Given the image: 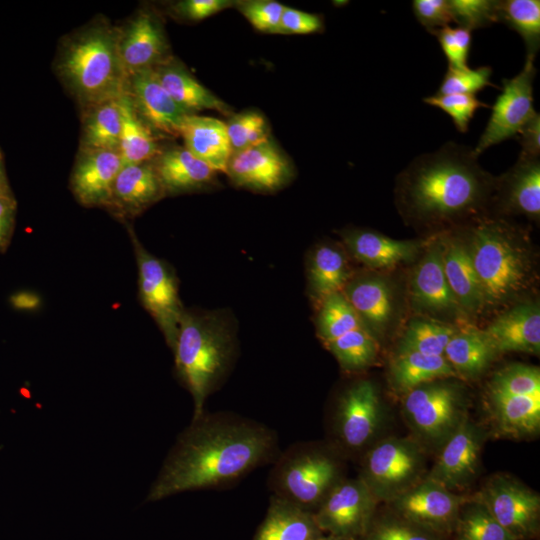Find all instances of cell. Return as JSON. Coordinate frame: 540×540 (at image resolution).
Listing matches in <instances>:
<instances>
[{"mask_svg": "<svg viewBox=\"0 0 540 540\" xmlns=\"http://www.w3.org/2000/svg\"><path fill=\"white\" fill-rule=\"evenodd\" d=\"M485 437V431L467 416L440 447L426 478L450 491L465 488L477 473Z\"/></svg>", "mask_w": 540, "mask_h": 540, "instance_id": "16", "label": "cell"}, {"mask_svg": "<svg viewBox=\"0 0 540 540\" xmlns=\"http://www.w3.org/2000/svg\"><path fill=\"white\" fill-rule=\"evenodd\" d=\"M10 303L17 310H36L41 305V298L35 292L19 291L11 295Z\"/></svg>", "mask_w": 540, "mask_h": 540, "instance_id": "54", "label": "cell"}, {"mask_svg": "<svg viewBox=\"0 0 540 540\" xmlns=\"http://www.w3.org/2000/svg\"><path fill=\"white\" fill-rule=\"evenodd\" d=\"M487 393L540 396V370L537 366L522 363L509 364L493 374Z\"/></svg>", "mask_w": 540, "mask_h": 540, "instance_id": "41", "label": "cell"}, {"mask_svg": "<svg viewBox=\"0 0 540 540\" xmlns=\"http://www.w3.org/2000/svg\"><path fill=\"white\" fill-rule=\"evenodd\" d=\"M488 394V404L499 435L521 439L538 433L540 396Z\"/></svg>", "mask_w": 540, "mask_h": 540, "instance_id": "32", "label": "cell"}, {"mask_svg": "<svg viewBox=\"0 0 540 540\" xmlns=\"http://www.w3.org/2000/svg\"><path fill=\"white\" fill-rule=\"evenodd\" d=\"M122 166L118 150H79L70 176V189L76 200L86 207L108 209Z\"/></svg>", "mask_w": 540, "mask_h": 540, "instance_id": "21", "label": "cell"}, {"mask_svg": "<svg viewBox=\"0 0 540 540\" xmlns=\"http://www.w3.org/2000/svg\"><path fill=\"white\" fill-rule=\"evenodd\" d=\"M442 48L448 66L458 69L467 68V60L472 44L471 31L463 27L446 26L431 33Z\"/></svg>", "mask_w": 540, "mask_h": 540, "instance_id": "46", "label": "cell"}, {"mask_svg": "<svg viewBox=\"0 0 540 540\" xmlns=\"http://www.w3.org/2000/svg\"><path fill=\"white\" fill-rule=\"evenodd\" d=\"M175 374L193 400V417L205 411L208 397L217 391L237 357L230 318L222 312L185 309L173 348Z\"/></svg>", "mask_w": 540, "mask_h": 540, "instance_id": "4", "label": "cell"}, {"mask_svg": "<svg viewBox=\"0 0 540 540\" xmlns=\"http://www.w3.org/2000/svg\"><path fill=\"white\" fill-rule=\"evenodd\" d=\"M497 354L540 352V309L536 302H519L502 311L485 329Z\"/></svg>", "mask_w": 540, "mask_h": 540, "instance_id": "22", "label": "cell"}, {"mask_svg": "<svg viewBox=\"0 0 540 540\" xmlns=\"http://www.w3.org/2000/svg\"><path fill=\"white\" fill-rule=\"evenodd\" d=\"M153 71L163 88L186 113L215 110L230 114V107L198 82L186 67L172 56L154 67Z\"/></svg>", "mask_w": 540, "mask_h": 540, "instance_id": "29", "label": "cell"}, {"mask_svg": "<svg viewBox=\"0 0 540 540\" xmlns=\"http://www.w3.org/2000/svg\"><path fill=\"white\" fill-rule=\"evenodd\" d=\"M121 133L118 151L123 165L152 161L161 151L158 136L139 117L124 92L120 98Z\"/></svg>", "mask_w": 540, "mask_h": 540, "instance_id": "36", "label": "cell"}, {"mask_svg": "<svg viewBox=\"0 0 540 540\" xmlns=\"http://www.w3.org/2000/svg\"><path fill=\"white\" fill-rule=\"evenodd\" d=\"M317 309V336L342 370L359 372L375 362L377 340L342 292L323 299Z\"/></svg>", "mask_w": 540, "mask_h": 540, "instance_id": "7", "label": "cell"}, {"mask_svg": "<svg viewBox=\"0 0 540 540\" xmlns=\"http://www.w3.org/2000/svg\"><path fill=\"white\" fill-rule=\"evenodd\" d=\"M180 136L184 147L216 172L226 173L232 149L226 122L209 116L189 114L185 117Z\"/></svg>", "mask_w": 540, "mask_h": 540, "instance_id": "28", "label": "cell"}, {"mask_svg": "<svg viewBox=\"0 0 540 540\" xmlns=\"http://www.w3.org/2000/svg\"><path fill=\"white\" fill-rule=\"evenodd\" d=\"M119 98L82 110L79 150H118L121 133Z\"/></svg>", "mask_w": 540, "mask_h": 540, "instance_id": "37", "label": "cell"}, {"mask_svg": "<svg viewBox=\"0 0 540 540\" xmlns=\"http://www.w3.org/2000/svg\"><path fill=\"white\" fill-rule=\"evenodd\" d=\"M242 15L259 31L277 33L284 5L272 0H251L237 3Z\"/></svg>", "mask_w": 540, "mask_h": 540, "instance_id": "47", "label": "cell"}, {"mask_svg": "<svg viewBox=\"0 0 540 540\" xmlns=\"http://www.w3.org/2000/svg\"><path fill=\"white\" fill-rule=\"evenodd\" d=\"M16 201L12 194H0V252L8 247L15 222Z\"/></svg>", "mask_w": 540, "mask_h": 540, "instance_id": "53", "label": "cell"}, {"mask_svg": "<svg viewBox=\"0 0 540 540\" xmlns=\"http://www.w3.org/2000/svg\"><path fill=\"white\" fill-rule=\"evenodd\" d=\"M361 540H439L435 533L404 520H388L371 524Z\"/></svg>", "mask_w": 540, "mask_h": 540, "instance_id": "48", "label": "cell"}, {"mask_svg": "<svg viewBox=\"0 0 540 540\" xmlns=\"http://www.w3.org/2000/svg\"><path fill=\"white\" fill-rule=\"evenodd\" d=\"M12 194V193H11Z\"/></svg>", "mask_w": 540, "mask_h": 540, "instance_id": "57", "label": "cell"}, {"mask_svg": "<svg viewBox=\"0 0 540 540\" xmlns=\"http://www.w3.org/2000/svg\"><path fill=\"white\" fill-rule=\"evenodd\" d=\"M349 253L359 262L374 269L393 268L411 260L420 249V243L395 240L368 229H350L342 234Z\"/></svg>", "mask_w": 540, "mask_h": 540, "instance_id": "27", "label": "cell"}, {"mask_svg": "<svg viewBox=\"0 0 540 540\" xmlns=\"http://www.w3.org/2000/svg\"><path fill=\"white\" fill-rule=\"evenodd\" d=\"M318 540H351V539L335 537V536H330V535H324L321 538H319Z\"/></svg>", "mask_w": 540, "mask_h": 540, "instance_id": "56", "label": "cell"}, {"mask_svg": "<svg viewBox=\"0 0 540 540\" xmlns=\"http://www.w3.org/2000/svg\"><path fill=\"white\" fill-rule=\"evenodd\" d=\"M519 156L540 158V115L537 112L519 131Z\"/></svg>", "mask_w": 540, "mask_h": 540, "instance_id": "52", "label": "cell"}, {"mask_svg": "<svg viewBox=\"0 0 540 540\" xmlns=\"http://www.w3.org/2000/svg\"><path fill=\"white\" fill-rule=\"evenodd\" d=\"M535 55L527 54L522 70L513 78L503 79L487 125L473 148L479 157L486 149L519 133L537 113L533 106V83L537 73Z\"/></svg>", "mask_w": 540, "mask_h": 540, "instance_id": "12", "label": "cell"}, {"mask_svg": "<svg viewBox=\"0 0 540 540\" xmlns=\"http://www.w3.org/2000/svg\"><path fill=\"white\" fill-rule=\"evenodd\" d=\"M165 195L152 161L127 164L115 179L108 209L118 217L131 218Z\"/></svg>", "mask_w": 540, "mask_h": 540, "instance_id": "24", "label": "cell"}, {"mask_svg": "<svg viewBox=\"0 0 540 540\" xmlns=\"http://www.w3.org/2000/svg\"><path fill=\"white\" fill-rule=\"evenodd\" d=\"M280 452L278 433L268 425L229 411L205 410L178 436L146 500L231 488L272 464Z\"/></svg>", "mask_w": 540, "mask_h": 540, "instance_id": "1", "label": "cell"}, {"mask_svg": "<svg viewBox=\"0 0 540 540\" xmlns=\"http://www.w3.org/2000/svg\"><path fill=\"white\" fill-rule=\"evenodd\" d=\"M453 22L470 31L497 23L496 0H448Z\"/></svg>", "mask_w": 540, "mask_h": 540, "instance_id": "45", "label": "cell"}, {"mask_svg": "<svg viewBox=\"0 0 540 540\" xmlns=\"http://www.w3.org/2000/svg\"><path fill=\"white\" fill-rule=\"evenodd\" d=\"M490 206L497 214L540 217V158L519 156L504 174L496 177Z\"/></svg>", "mask_w": 540, "mask_h": 540, "instance_id": "20", "label": "cell"}, {"mask_svg": "<svg viewBox=\"0 0 540 540\" xmlns=\"http://www.w3.org/2000/svg\"><path fill=\"white\" fill-rule=\"evenodd\" d=\"M442 263L451 293L464 314L483 310V298L468 246L464 237L440 234Z\"/></svg>", "mask_w": 540, "mask_h": 540, "instance_id": "25", "label": "cell"}, {"mask_svg": "<svg viewBox=\"0 0 540 540\" xmlns=\"http://www.w3.org/2000/svg\"><path fill=\"white\" fill-rule=\"evenodd\" d=\"M496 355L484 331L474 327L457 330L443 354L459 377L470 378L483 373Z\"/></svg>", "mask_w": 540, "mask_h": 540, "instance_id": "35", "label": "cell"}, {"mask_svg": "<svg viewBox=\"0 0 540 540\" xmlns=\"http://www.w3.org/2000/svg\"><path fill=\"white\" fill-rule=\"evenodd\" d=\"M424 464V450L418 441L389 437L368 447L358 478L377 502H390L420 481Z\"/></svg>", "mask_w": 540, "mask_h": 540, "instance_id": "9", "label": "cell"}, {"mask_svg": "<svg viewBox=\"0 0 540 540\" xmlns=\"http://www.w3.org/2000/svg\"><path fill=\"white\" fill-rule=\"evenodd\" d=\"M427 244L425 253L411 277L413 302L422 310L434 314L463 313L445 277L440 235L432 238Z\"/></svg>", "mask_w": 540, "mask_h": 540, "instance_id": "23", "label": "cell"}, {"mask_svg": "<svg viewBox=\"0 0 540 540\" xmlns=\"http://www.w3.org/2000/svg\"><path fill=\"white\" fill-rule=\"evenodd\" d=\"M165 194H178L209 184L216 171L184 146L161 150L152 160Z\"/></svg>", "mask_w": 540, "mask_h": 540, "instance_id": "30", "label": "cell"}, {"mask_svg": "<svg viewBox=\"0 0 540 540\" xmlns=\"http://www.w3.org/2000/svg\"><path fill=\"white\" fill-rule=\"evenodd\" d=\"M351 277L347 257L340 247L322 244L313 249L307 264V280L316 305L330 295L341 293Z\"/></svg>", "mask_w": 540, "mask_h": 540, "instance_id": "33", "label": "cell"}, {"mask_svg": "<svg viewBox=\"0 0 540 540\" xmlns=\"http://www.w3.org/2000/svg\"><path fill=\"white\" fill-rule=\"evenodd\" d=\"M474 498L517 540L537 534L540 496L520 481L495 474Z\"/></svg>", "mask_w": 540, "mask_h": 540, "instance_id": "14", "label": "cell"}, {"mask_svg": "<svg viewBox=\"0 0 540 540\" xmlns=\"http://www.w3.org/2000/svg\"><path fill=\"white\" fill-rule=\"evenodd\" d=\"M55 69L81 109L119 98L126 75L118 50V27L97 19L61 44Z\"/></svg>", "mask_w": 540, "mask_h": 540, "instance_id": "5", "label": "cell"}, {"mask_svg": "<svg viewBox=\"0 0 540 540\" xmlns=\"http://www.w3.org/2000/svg\"><path fill=\"white\" fill-rule=\"evenodd\" d=\"M412 10L417 21L429 33L453 22L448 0H414Z\"/></svg>", "mask_w": 540, "mask_h": 540, "instance_id": "49", "label": "cell"}, {"mask_svg": "<svg viewBox=\"0 0 540 540\" xmlns=\"http://www.w3.org/2000/svg\"><path fill=\"white\" fill-rule=\"evenodd\" d=\"M118 50L126 78L171 57L163 25L150 10L137 12L118 27Z\"/></svg>", "mask_w": 540, "mask_h": 540, "instance_id": "17", "label": "cell"}, {"mask_svg": "<svg viewBox=\"0 0 540 540\" xmlns=\"http://www.w3.org/2000/svg\"><path fill=\"white\" fill-rule=\"evenodd\" d=\"M390 383L403 396L412 389L435 380L459 378L444 356L419 352H396L390 364Z\"/></svg>", "mask_w": 540, "mask_h": 540, "instance_id": "34", "label": "cell"}, {"mask_svg": "<svg viewBox=\"0 0 540 540\" xmlns=\"http://www.w3.org/2000/svg\"><path fill=\"white\" fill-rule=\"evenodd\" d=\"M456 331L455 327L440 321L414 320L404 332L397 352L413 351L443 356L448 342Z\"/></svg>", "mask_w": 540, "mask_h": 540, "instance_id": "39", "label": "cell"}, {"mask_svg": "<svg viewBox=\"0 0 540 540\" xmlns=\"http://www.w3.org/2000/svg\"><path fill=\"white\" fill-rule=\"evenodd\" d=\"M465 241L480 284L483 310L508 306L536 278L529 241L521 228L488 214L466 225Z\"/></svg>", "mask_w": 540, "mask_h": 540, "instance_id": "3", "label": "cell"}, {"mask_svg": "<svg viewBox=\"0 0 540 540\" xmlns=\"http://www.w3.org/2000/svg\"><path fill=\"white\" fill-rule=\"evenodd\" d=\"M455 527L457 540H517L474 497L462 506Z\"/></svg>", "mask_w": 540, "mask_h": 540, "instance_id": "40", "label": "cell"}, {"mask_svg": "<svg viewBox=\"0 0 540 540\" xmlns=\"http://www.w3.org/2000/svg\"><path fill=\"white\" fill-rule=\"evenodd\" d=\"M324 535L313 513L271 495L252 540H318Z\"/></svg>", "mask_w": 540, "mask_h": 540, "instance_id": "31", "label": "cell"}, {"mask_svg": "<svg viewBox=\"0 0 540 540\" xmlns=\"http://www.w3.org/2000/svg\"><path fill=\"white\" fill-rule=\"evenodd\" d=\"M125 93L139 117L159 137L180 136L186 113L163 88L153 69L126 79Z\"/></svg>", "mask_w": 540, "mask_h": 540, "instance_id": "18", "label": "cell"}, {"mask_svg": "<svg viewBox=\"0 0 540 540\" xmlns=\"http://www.w3.org/2000/svg\"><path fill=\"white\" fill-rule=\"evenodd\" d=\"M495 182L473 148L450 141L415 157L399 173L395 201L403 218L415 225L469 222L487 214Z\"/></svg>", "mask_w": 540, "mask_h": 540, "instance_id": "2", "label": "cell"}, {"mask_svg": "<svg viewBox=\"0 0 540 540\" xmlns=\"http://www.w3.org/2000/svg\"><path fill=\"white\" fill-rule=\"evenodd\" d=\"M128 231L138 266L140 301L173 350L185 310L179 297L176 277L163 260L145 249L131 226H128Z\"/></svg>", "mask_w": 540, "mask_h": 540, "instance_id": "11", "label": "cell"}, {"mask_svg": "<svg viewBox=\"0 0 540 540\" xmlns=\"http://www.w3.org/2000/svg\"><path fill=\"white\" fill-rule=\"evenodd\" d=\"M496 18L522 37L527 54L536 56L540 47L539 0H496Z\"/></svg>", "mask_w": 540, "mask_h": 540, "instance_id": "38", "label": "cell"}, {"mask_svg": "<svg viewBox=\"0 0 540 540\" xmlns=\"http://www.w3.org/2000/svg\"><path fill=\"white\" fill-rule=\"evenodd\" d=\"M226 174L237 186L257 191H273L290 179V162L269 138L233 153Z\"/></svg>", "mask_w": 540, "mask_h": 540, "instance_id": "19", "label": "cell"}, {"mask_svg": "<svg viewBox=\"0 0 540 540\" xmlns=\"http://www.w3.org/2000/svg\"><path fill=\"white\" fill-rule=\"evenodd\" d=\"M469 499L425 477L388 503L402 520L440 533L455 526L462 506Z\"/></svg>", "mask_w": 540, "mask_h": 540, "instance_id": "15", "label": "cell"}, {"mask_svg": "<svg viewBox=\"0 0 540 540\" xmlns=\"http://www.w3.org/2000/svg\"><path fill=\"white\" fill-rule=\"evenodd\" d=\"M464 388L450 379L422 384L403 398L410 428L425 442L441 447L467 417Z\"/></svg>", "mask_w": 540, "mask_h": 540, "instance_id": "8", "label": "cell"}, {"mask_svg": "<svg viewBox=\"0 0 540 540\" xmlns=\"http://www.w3.org/2000/svg\"><path fill=\"white\" fill-rule=\"evenodd\" d=\"M377 500L360 478H344L313 513L325 535L362 539L371 524Z\"/></svg>", "mask_w": 540, "mask_h": 540, "instance_id": "13", "label": "cell"}, {"mask_svg": "<svg viewBox=\"0 0 540 540\" xmlns=\"http://www.w3.org/2000/svg\"><path fill=\"white\" fill-rule=\"evenodd\" d=\"M342 293L371 334L381 336L394 313L389 284L376 275L352 276Z\"/></svg>", "mask_w": 540, "mask_h": 540, "instance_id": "26", "label": "cell"}, {"mask_svg": "<svg viewBox=\"0 0 540 540\" xmlns=\"http://www.w3.org/2000/svg\"><path fill=\"white\" fill-rule=\"evenodd\" d=\"M0 194H11L8 181L5 174L3 156L0 151Z\"/></svg>", "mask_w": 540, "mask_h": 540, "instance_id": "55", "label": "cell"}, {"mask_svg": "<svg viewBox=\"0 0 540 540\" xmlns=\"http://www.w3.org/2000/svg\"><path fill=\"white\" fill-rule=\"evenodd\" d=\"M226 126L232 154L269 138L265 118L255 111L232 116Z\"/></svg>", "mask_w": 540, "mask_h": 540, "instance_id": "42", "label": "cell"}, {"mask_svg": "<svg viewBox=\"0 0 540 540\" xmlns=\"http://www.w3.org/2000/svg\"><path fill=\"white\" fill-rule=\"evenodd\" d=\"M324 22L321 15L286 7L283 10L278 34H310L321 32Z\"/></svg>", "mask_w": 540, "mask_h": 540, "instance_id": "50", "label": "cell"}, {"mask_svg": "<svg viewBox=\"0 0 540 540\" xmlns=\"http://www.w3.org/2000/svg\"><path fill=\"white\" fill-rule=\"evenodd\" d=\"M382 420L376 385L368 379L354 381L337 397L331 414L330 443L342 455L367 450Z\"/></svg>", "mask_w": 540, "mask_h": 540, "instance_id": "10", "label": "cell"}, {"mask_svg": "<svg viewBox=\"0 0 540 540\" xmlns=\"http://www.w3.org/2000/svg\"><path fill=\"white\" fill-rule=\"evenodd\" d=\"M492 68L480 66L458 69L448 66L438 91L435 94H470L475 95L488 86H494L490 81Z\"/></svg>", "mask_w": 540, "mask_h": 540, "instance_id": "43", "label": "cell"}, {"mask_svg": "<svg viewBox=\"0 0 540 540\" xmlns=\"http://www.w3.org/2000/svg\"><path fill=\"white\" fill-rule=\"evenodd\" d=\"M423 102L446 112L461 133L467 132L469 123L478 109L489 107L475 95L470 94H434L425 97Z\"/></svg>", "mask_w": 540, "mask_h": 540, "instance_id": "44", "label": "cell"}, {"mask_svg": "<svg viewBox=\"0 0 540 540\" xmlns=\"http://www.w3.org/2000/svg\"><path fill=\"white\" fill-rule=\"evenodd\" d=\"M233 5L229 0H183L174 4V12L184 19L200 21Z\"/></svg>", "mask_w": 540, "mask_h": 540, "instance_id": "51", "label": "cell"}, {"mask_svg": "<svg viewBox=\"0 0 540 540\" xmlns=\"http://www.w3.org/2000/svg\"><path fill=\"white\" fill-rule=\"evenodd\" d=\"M341 455L331 444H291L272 463L267 478L271 495L314 513L345 478Z\"/></svg>", "mask_w": 540, "mask_h": 540, "instance_id": "6", "label": "cell"}]
</instances>
